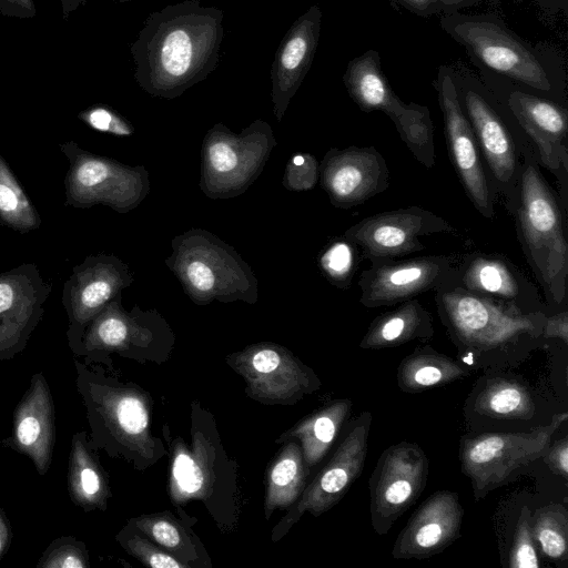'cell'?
Masks as SVG:
<instances>
[{"mask_svg": "<svg viewBox=\"0 0 568 568\" xmlns=\"http://www.w3.org/2000/svg\"><path fill=\"white\" fill-rule=\"evenodd\" d=\"M223 11L183 0L151 12L130 51L134 80L155 98L174 99L217 67L224 34Z\"/></svg>", "mask_w": 568, "mask_h": 568, "instance_id": "1", "label": "cell"}, {"mask_svg": "<svg viewBox=\"0 0 568 568\" xmlns=\"http://www.w3.org/2000/svg\"><path fill=\"white\" fill-rule=\"evenodd\" d=\"M443 325L459 353L484 355L541 337L546 315L459 286L435 291Z\"/></svg>", "mask_w": 568, "mask_h": 568, "instance_id": "2", "label": "cell"}, {"mask_svg": "<svg viewBox=\"0 0 568 568\" xmlns=\"http://www.w3.org/2000/svg\"><path fill=\"white\" fill-rule=\"evenodd\" d=\"M517 233L525 256L547 297L560 305L566 297L568 243L558 201L536 160L525 155L520 169Z\"/></svg>", "mask_w": 568, "mask_h": 568, "instance_id": "3", "label": "cell"}, {"mask_svg": "<svg viewBox=\"0 0 568 568\" xmlns=\"http://www.w3.org/2000/svg\"><path fill=\"white\" fill-rule=\"evenodd\" d=\"M172 250L165 264L196 304L256 301L257 281L252 268L212 233L192 229L172 240Z\"/></svg>", "mask_w": 568, "mask_h": 568, "instance_id": "4", "label": "cell"}, {"mask_svg": "<svg viewBox=\"0 0 568 568\" xmlns=\"http://www.w3.org/2000/svg\"><path fill=\"white\" fill-rule=\"evenodd\" d=\"M439 26L478 65L529 88L551 90L550 74L541 53L496 13L455 11L440 16Z\"/></svg>", "mask_w": 568, "mask_h": 568, "instance_id": "5", "label": "cell"}, {"mask_svg": "<svg viewBox=\"0 0 568 568\" xmlns=\"http://www.w3.org/2000/svg\"><path fill=\"white\" fill-rule=\"evenodd\" d=\"M567 418L568 414L562 412L555 414L549 424L527 432L464 436L459 444L460 469L471 483L475 500L485 498L542 457Z\"/></svg>", "mask_w": 568, "mask_h": 568, "instance_id": "6", "label": "cell"}, {"mask_svg": "<svg viewBox=\"0 0 568 568\" xmlns=\"http://www.w3.org/2000/svg\"><path fill=\"white\" fill-rule=\"evenodd\" d=\"M343 82L362 111H381L393 121L399 138L420 164L428 169L435 165L430 112L426 105L399 99L383 71L378 51L371 49L353 58L344 71Z\"/></svg>", "mask_w": 568, "mask_h": 568, "instance_id": "7", "label": "cell"}, {"mask_svg": "<svg viewBox=\"0 0 568 568\" xmlns=\"http://www.w3.org/2000/svg\"><path fill=\"white\" fill-rule=\"evenodd\" d=\"M275 144L271 126L262 120L254 121L240 134L215 124L203 141L201 190L211 199L243 193L262 172Z\"/></svg>", "mask_w": 568, "mask_h": 568, "instance_id": "8", "label": "cell"}, {"mask_svg": "<svg viewBox=\"0 0 568 568\" xmlns=\"http://www.w3.org/2000/svg\"><path fill=\"white\" fill-rule=\"evenodd\" d=\"M69 162L64 178V204L89 209L98 204L119 213L135 209L150 190L144 166H129L82 149L74 141L59 144Z\"/></svg>", "mask_w": 568, "mask_h": 568, "instance_id": "9", "label": "cell"}, {"mask_svg": "<svg viewBox=\"0 0 568 568\" xmlns=\"http://www.w3.org/2000/svg\"><path fill=\"white\" fill-rule=\"evenodd\" d=\"M428 474L427 455L416 443L402 440L381 454L368 480L371 524L377 535H386L418 499Z\"/></svg>", "mask_w": 568, "mask_h": 568, "instance_id": "10", "label": "cell"}, {"mask_svg": "<svg viewBox=\"0 0 568 568\" xmlns=\"http://www.w3.org/2000/svg\"><path fill=\"white\" fill-rule=\"evenodd\" d=\"M457 266L446 255L372 261L359 276V302L371 308L393 306L429 291L455 286Z\"/></svg>", "mask_w": 568, "mask_h": 568, "instance_id": "11", "label": "cell"}, {"mask_svg": "<svg viewBox=\"0 0 568 568\" xmlns=\"http://www.w3.org/2000/svg\"><path fill=\"white\" fill-rule=\"evenodd\" d=\"M132 282L129 265L113 254L88 255L72 268L61 301L68 316V344L74 355L89 323Z\"/></svg>", "mask_w": 568, "mask_h": 568, "instance_id": "12", "label": "cell"}, {"mask_svg": "<svg viewBox=\"0 0 568 568\" xmlns=\"http://www.w3.org/2000/svg\"><path fill=\"white\" fill-rule=\"evenodd\" d=\"M442 233L454 234L456 229L429 210L408 206L365 217L347 229L344 237L372 262L423 251L420 237Z\"/></svg>", "mask_w": 568, "mask_h": 568, "instance_id": "13", "label": "cell"}, {"mask_svg": "<svg viewBox=\"0 0 568 568\" xmlns=\"http://www.w3.org/2000/svg\"><path fill=\"white\" fill-rule=\"evenodd\" d=\"M434 88L443 113L452 163L475 209L484 217L493 219V192L481 164L473 128L462 106L450 67L438 68Z\"/></svg>", "mask_w": 568, "mask_h": 568, "instance_id": "14", "label": "cell"}, {"mask_svg": "<svg viewBox=\"0 0 568 568\" xmlns=\"http://www.w3.org/2000/svg\"><path fill=\"white\" fill-rule=\"evenodd\" d=\"M454 72L462 106L470 122L476 141L495 180L505 195L518 204L520 168L511 135L501 118L485 95L484 87L467 70Z\"/></svg>", "mask_w": 568, "mask_h": 568, "instance_id": "15", "label": "cell"}, {"mask_svg": "<svg viewBox=\"0 0 568 568\" xmlns=\"http://www.w3.org/2000/svg\"><path fill=\"white\" fill-rule=\"evenodd\" d=\"M52 283L36 263H22L0 273V361L23 352L44 315Z\"/></svg>", "mask_w": 568, "mask_h": 568, "instance_id": "16", "label": "cell"}, {"mask_svg": "<svg viewBox=\"0 0 568 568\" xmlns=\"http://www.w3.org/2000/svg\"><path fill=\"white\" fill-rule=\"evenodd\" d=\"M320 176L331 203L346 210L386 191L390 183L386 161L374 146L328 150Z\"/></svg>", "mask_w": 568, "mask_h": 568, "instance_id": "17", "label": "cell"}, {"mask_svg": "<svg viewBox=\"0 0 568 568\" xmlns=\"http://www.w3.org/2000/svg\"><path fill=\"white\" fill-rule=\"evenodd\" d=\"M464 507L457 493L438 490L424 500L398 534L394 559H426L449 547L459 536Z\"/></svg>", "mask_w": 568, "mask_h": 568, "instance_id": "18", "label": "cell"}, {"mask_svg": "<svg viewBox=\"0 0 568 568\" xmlns=\"http://www.w3.org/2000/svg\"><path fill=\"white\" fill-rule=\"evenodd\" d=\"M372 422L368 410L357 417L329 462L304 488L296 515L310 511L320 516L345 496L363 471Z\"/></svg>", "mask_w": 568, "mask_h": 568, "instance_id": "19", "label": "cell"}, {"mask_svg": "<svg viewBox=\"0 0 568 568\" xmlns=\"http://www.w3.org/2000/svg\"><path fill=\"white\" fill-rule=\"evenodd\" d=\"M1 444L29 457L40 475L48 473L55 444V424L52 395L42 373L32 375L13 412L11 434Z\"/></svg>", "mask_w": 568, "mask_h": 568, "instance_id": "20", "label": "cell"}, {"mask_svg": "<svg viewBox=\"0 0 568 568\" xmlns=\"http://www.w3.org/2000/svg\"><path fill=\"white\" fill-rule=\"evenodd\" d=\"M322 10L311 6L281 41L271 69L273 111L281 121L313 62L322 24Z\"/></svg>", "mask_w": 568, "mask_h": 568, "instance_id": "21", "label": "cell"}, {"mask_svg": "<svg viewBox=\"0 0 568 568\" xmlns=\"http://www.w3.org/2000/svg\"><path fill=\"white\" fill-rule=\"evenodd\" d=\"M507 104L519 125L534 141L541 164L554 174L568 171V115L557 103L520 90L510 92Z\"/></svg>", "mask_w": 568, "mask_h": 568, "instance_id": "22", "label": "cell"}, {"mask_svg": "<svg viewBox=\"0 0 568 568\" xmlns=\"http://www.w3.org/2000/svg\"><path fill=\"white\" fill-rule=\"evenodd\" d=\"M236 368L245 377L253 394L264 399H288L297 392L308 390L311 374L281 346L260 344L236 356Z\"/></svg>", "mask_w": 568, "mask_h": 568, "instance_id": "23", "label": "cell"}, {"mask_svg": "<svg viewBox=\"0 0 568 568\" xmlns=\"http://www.w3.org/2000/svg\"><path fill=\"white\" fill-rule=\"evenodd\" d=\"M468 292L517 304L536 298V291L506 258L486 253L466 255L457 266V282Z\"/></svg>", "mask_w": 568, "mask_h": 568, "instance_id": "24", "label": "cell"}, {"mask_svg": "<svg viewBox=\"0 0 568 568\" xmlns=\"http://www.w3.org/2000/svg\"><path fill=\"white\" fill-rule=\"evenodd\" d=\"M142 315L139 307L125 312L121 295L116 296L89 323L77 356L98 359L105 353L125 351L142 342L146 335Z\"/></svg>", "mask_w": 568, "mask_h": 568, "instance_id": "25", "label": "cell"}, {"mask_svg": "<svg viewBox=\"0 0 568 568\" xmlns=\"http://www.w3.org/2000/svg\"><path fill=\"white\" fill-rule=\"evenodd\" d=\"M434 333L430 313L417 298H412L373 320L359 347L363 349L396 347L415 339H429Z\"/></svg>", "mask_w": 568, "mask_h": 568, "instance_id": "26", "label": "cell"}, {"mask_svg": "<svg viewBox=\"0 0 568 568\" xmlns=\"http://www.w3.org/2000/svg\"><path fill=\"white\" fill-rule=\"evenodd\" d=\"M67 479L69 496L77 506L84 511L105 509L108 481L85 432L72 436Z\"/></svg>", "mask_w": 568, "mask_h": 568, "instance_id": "27", "label": "cell"}, {"mask_svg": "<svg viewBox=\"0 0 568 568\" xmlns=\"http://www.w3.org/2000/svg\"><path fill=\"white\" fill-rule=\"evenodd\" d=\"M469 375L470 371L462 363L437 352L430 345H422L400 361L396 379L402 392L417 394Z\"/></svg>", "mask_w": 568, "mask_h": 568, "instance_id": "28", "label": "cell"}, {"mask_svg": "<svg viewBox=\"0 0 568 568\" xmlns=\"http://www.w3.org/2000/svg\"><path fill=\"white\" fill-rule=\"evenodd\" d=\"M471 406L480 416L497 419H531L536 413L528 387L504 376L486 378L474 396Z\"/></svg>", "mask_w": 568, "mask_h": 568, "instance_id": "29", "label": "cell"}, {"mask_svg": "<svg viewBox=\"0 0 568 568\" xmlns=\"http://www.w3.org/2000/svg\"><path fill=\"white\" fill-rule=\"evenodd\" d=\"M352 402L348 398L336 400L302 420L288 436L302 442L305 465H316L326 455L348 418Z\"/></svg>", "mask_w": 568, "mask_h": 568, "instance_id": "30", "label": "cell"}, {"mask_svg": "<svg viewBox=\"0 0 568 568\" xmlns=\"http://www.w3.org/2000/svg\"><path fill=\"white\" fill-rule=\"evenodd\" d=\"M305 477L302 449L291 443L282 450L268 475L265 500L267 517L275 508L290 506L296 500L304 490Z\"/></svg>", "mask_w": 568, "mask_h": 568, "instance_id": "31", "label": "cell"}, {"mask_svg": "<svg viewBox=\"0 0 568 568\" xmlns=\"http://www.w3.org/2000/svg\"><path fill=\"white\" fill-rule=\"evenodd\" d=\"M0 221L20 234L40 227L42 221L37 207L22 189L0 153Z\"/></svg>", "mask_w": 568, "mask_h": 568, "instance_id": "32", "label": "cell"}, {"mask_svg": "<svg viewBox=\"0 0 568 568\" xmlns=\"http://www.w3.org/2000/svg\"><path fill=\"white\" fill-rule=\"evenodd\" d=\"M532 534L542 554L554 561L568 556V513L560 504L539 507L531 518Z\"/></svg>", "mask_w": 568, "mask_h": 568, "instance_id": "33", "label": "cell"}, {"mask_svg": "<svg viewBox=\"0 0 568 568\" xmlns=\"http://www.w3.org/2000/svg\"><path fill=\"white\" fill-rule=\"evenodd\" d=\"M359 248L346 237L332 241L322 252L318 265L335 286L346 290L358 265Z\"/></svg>", "mask_w": 568, "mask_h": 568, "instance_id": "34", "label": "cell"}, {"mask_svg": "<svg viewBox=\"0 0 568 568\" xmlns=\"http://www.w3.org/2000/svg\"><path fill=\"white\" fill-rule=\"evenodd\" d=\"M531 518L530 509L527 506L521 507L509 549L507 562L509 568H538L540 566Z\"/></svg>", "mask_w": 568, "mask_h": 568, "instance_id": "35", "label": "cell"}, {"mask_svg": "<svg viewBox=\"0 0 568 568\" xmlns=\"http://www.w3.org/2000/svg\"><path fill=\"white\" fill-rule=\"evenodd\" d=\"M37 568H88L85 545L73 536H62L50 542L42 552Z\"/></svg>", "mask_w": 568, "mask_h": 568, "instance_id": "36", "label": "cell"}, {"mask_svg": "<svg viewBox=\"0 0 568 568\" xmlns=\"http://www.w3.org/2000/svg\"><path fill=\"white\" fill-rule=\"evenodd\" d=\"M206 473L201 458L184 450L178 452L172 466V484L178 496L190 497L201 491Z\"/></svg>", "mask_w": 568, "mask_h": 568, "instance_id": "37", "label": "cell"}, {"mask_svg": "<svg viewBox=\"0 0 568 568\" xmlns=\"http://www.w3.org/2000/svg\"><path fill=\"white\" fill-rule=\"evenodd\" d=\"M91 129L116 136H129L134 132L132 124L108 105H92L78 114Z\"/></svg>", "mask_w": 568, "mask_h": 568, "instance_id": "38", "label": "cell"}, {"mask_svg": "<svg viewBox=\"0 0 568 568\" xmlns=\"http://www.w3.org/2000/svg\"><path fill=\"white\" fill-rule=\"evenodd\" d=\"M498 0H396L399 8L418 17L443 16Z\"/></svg>", "mask_w": 568, "mask_h": 568, "instance_id": "39", "label": "cell"}, {"mask_svg": "<svg viewBox=\"0 0 568 568\" xmlns=\"http://www.w3.org/2000/svg\"><path fill=\"white\" fill-rule=\"evenodd\" d=\"M318 176L320 164L311 154H295L287 163L283 183L292 190H311Z\"/></svg>", "mask_w": 568, "mask_h": 568, "instance_id": "40", "label": "cell"}, {"mask_svg": "<svg viewBox=\"0 0 568 568\" xmlns=\"http://www.w3.org/2000/svg\"><path fill=\"white\" fill-rule=\"evenodd\" d=\"M128 551L140 558L145 565L153 568H183L186 565L175 558L159 551L146 544L139 536H133L124 541Z\"/></svg>", "mask_w": 568, "mask_h": 568, "instance_id": "41", "label": "cell"}, {"mask_svg": "<svg viewBox=\"0 0 568 568\" xmlns=\"http://www.w3.org/2000/svg\"><path fill=\"white\" fill-rule=\"evenodd\" d=\"M136 526L166 548H178L181 544V536L175 525L163 518H144L138 520Z\"/></svg>", "mask_w": 568, "mask_h": 568, "instance_id": "42", "label": "cell"}, {"mask_svg": "<svg viewBox=\"0 0 568 568\" xmlns=\"http://www.w3.org/2000/svg\"><path fill=\"white\" fill-rule=\"evenodd\" d=\"M542 459L548 468L557 476L567 479L568 477V437L550 442Z\"/></svg>", "mask_w": 568, "mask_h": 568, "instance_id": "43", "label": "cell"}, {"mask_svg": "<svg viewBox=\"0 0 568 568\" xmlns=\"http://www.w3.org/2000/svg\"><path fill=\"white\" fill-rule=\"evenodd\" d=\"M541 337H556L568 344V312L564 311L558 314L546 316L542 326Z\"/></svg>", "mask_w": 568, "mask_h": 568, "instance_id": "44", "label": "cell"}, {"mask_svg": "<svg viewBox=\"0 0 568 568\" xmlns=\"http://www.w3.org/2000/svg\"><path fill=\"white\" fill-rule=\"evenodd\" d=\"M36 13L33 0H0V14L4 17L30 19Z\"/></svg>", "mask_w": 568, "mask_h": 568, "instance_id": "45", "label": "cell"}, {"mask_svg": "<svg viewBox=\"0 0 568 568\" xmlns=\"http://www.w3.org/2000/svg\"><path fill=\"white\" fill-rule=\"evenodd\" d=\"M521 1V0H516ZM534 1L541 10L548 13H556L560 11H567L568 0H531Z\"/></svg>", "mask_w": 568, "mask_h": 568, "instance_id": "46", "label": "cell"}, {"mask_svg": "<svg viewBox=\"0 0 568 568\" xmlns=\"http://www.w3.org/2000/svg\"><path fill=\"white\" fill-rule=\"evenodd\" d=\"M11 531L7 520L0 523V558L4 554L10 544Z\"/></svg>", "mask_w": 568, "mask_h": 568, "instance_id": "47", "label": "cell"}, {"mask_svg": "<svg viewBox=\"0 0 568 568\" xmlns=\"http://www.w3.org/2000/svg\"><path fill=\"white\" fill-rule=\"evenodd\" d=\"M82 3L83 0H61L63 18L67 20Z\"/></svg>", "mask_w": 568, "mask_h": 568, "instance_id": "48", "label": "cell"}, {"mask_svg": "<svg viewBox=\"0 0 568 568\" xmlns=\"http://www.w3.org/2000/svg\"><path fill=\"white\" fill-rule=\"evenodd\" d=\"M387 1L390 3V6H392L395 10H399V9H398V7H397V4H396V0H387Z\"/></svg>", "mask_w": 568, "mask_h": 568, "instance_id": "49", "label": "cell"}, {"mask_svg": "<svg viewBox=\"0 0 568 568\" xmlns=\"http://www.w3.org/2000/svg\"><path fill=\"white\" fill-rule=\"evenodd\" d=\"M3 520H6V518H4L3 514H2V511L0 510V523H2Z\"/></svg>", "mask_w": 568, "mask_h": 568, "instance_id": "50", "label": "cell"}, {"mask_svg": "<svg viewBox=\"0 0 568 568\" xmlns=\"http://www.w3.org/2000/svg\"><path fill=\"white\" fill-rule=\"evenodd\" d=\"M118 1L125 2V1H131V0H118Z\"/></svg>", "mask_w": 568, "mask_h": 568, "instance_id": "51", "label": "cell"}]
</instances>
